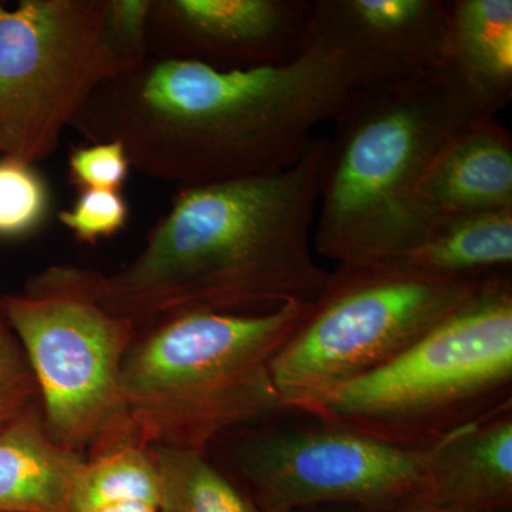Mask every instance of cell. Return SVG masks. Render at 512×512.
I'll return each instance as SVG.
<instances>
[{"label": "cell", "mask_w": 512, "mask_h": 512, "mask_svg": "<svg viewBox=\"0 0 512 512\" xmlns=\"http://www.w3.org/2000/svg\"><path fill=\"white\" fill-rule=\"evenodd\" d=\"M352 89L342 60L320 50L249 70L147 57L101 84L70 128L87 143L123 144L153 180L220 183L295 164Z\"/></svg>", "instance_id": "obj_1"}, {"label": "cell", "mask_w": 512, "mask_h": 512, "mask_svg": "<svg viewBox=\"0 0 512 512\" xmlns=\"http://www.w3.org/2000/svg\"><path fill=\"white\" fill-rule=\"evenodd\" d=\"M325 153L315 137L284 170L178 188L136 258L97 274L101 303L141 332L183 313L315 301L330 275L313 255Z\"/></svg>", "instance_id": "obj_2"}, {"label": "cell", "mask_w": 512, "mask_h": 512, "mask_svg": "<svg viewBox=\"0 0 512 512\" xmlns=\"http://www.w3.org/2000/svg\"><path fill=\"white\" fill-rule=\"evenodd\" d=\"M490 114L448 63L407 82L352 89L326 140L315 251L348 265L420 245L433 231L417 204L424 174L451 138Z\"/></svg>", "instance_id": "obj_3"}, {"label": "cell", "mask_w": 512, "mask_h": 512, "mask_svg": "<svg viewBox=\"0 0 512 512\" xmlns=\"http://www.w3.org/2000/svg\"><path fill=\"white\" fill-rule=\"evenodd\" d=\"M308 305L183 313L138 332L120 377L138 443L207 453L228 431L284 414L272 360Z\"/></svg>", "instance_id": "obj_4"}, {"label": "cell", "mask_w": 512, "mask_h": 512, "mask_svg": "<svg viewBox=\"0 0 512 512\" xmlns=\"http://www.w3.org/2000/svg\"><path fill=\"white\" fill-rule=\"evenodd\" d=\"M512 279L495 276L386 365L339 387L316 419L429 448L512 403Z\"/></svg>", "instance_id": "obj_5"}, {"label": "cell", "mask_w": 512, "mask_h": 512, "mask_svg": "<svg viewBox=\"0 0 512 512\" xmlns=\"http://www.w3.org/2000/svg\"><path fill=\"white\" fill-rule=\"evenodd\" d=\"M97 274L73 264L50 265L30 276L22 291L5 295L47 430L86 460L138 443L120 389L138 329L101 303Z\"/></svg>", "instance_id": "obj_6"}, {"label": "cell", "mask_w": 512, "mask_h": 512, "mask_svg": "<svg viewBox=\"0 0 512 512\" xmlns=\"http://www.w3.org/2000/svg\"><path fill=\"white\" fill-rule=\"evenodd\" d=\"M483 282L430 278L396 258L336 265L272 360L284 412L316 416L330 394L399 356Z\"/></svg>", "instance_id": "obj_7"}, {"label": "cell", "mask_w": 512, "mask_h": 512, "mask_svg": "<svg viewBox=\"0 0 512 512\" xmlns=\"http://www.w3.org/2000/svg\"><path fill=\"white\" fill-rule=\"evenodd\" d=\"M109 0L0 2V154L52 157L92 94L124 73L107 35Z\"/></svg>", "instance_id": "obj_8"}, {"label": "cell", "mask_w": 512, "mask_h": 512, "mask_svg": "<svg viewBox=\"0 0 512 512\" xmlns=\"http://www.w3.org/2000/svg\"><path fill=\"white\" fill-rule=\"evenodd\" d=\"M303 417L302 423L235 429L217 440L224 443L234 480L262 511L336 505L386 512L419 493L436 444L400 447Z\"/></svg>", "instance_id": "obj_9"}, {"label": "cell", "mask_w": 512, "mask_h": 512, "mask_svg": "<svg viewBox=\"0 0 512 512\" xmlns=\"http://www.w3.org/2000/svg\"><path fill=\"white\" fill-rule=\"evenodd\" d=\"M312 0H153L148 57L221 70L285 66L308 52Z\"/></svg>", "instance_id": "obj_10"}, {"label": "cell", "mask_w": 512, "mask_h": 512, "mask_svg": "<svg viewBox=\"0 0 512 512\" xmlns=\"http://www.w3.org/2000/svg\"><path fill=\"white\" fill-rule=\"evenodd\" d=\"M448 2L312 0L308 50L338 56L353 89L407 82L447 64Z\"/></svg>", "instance_id": "obj_11"}, {"label": "cell", "mask_w": 512, "mask_h": 512, "mask_svg": "<svg viewBox=\"0 0 512 512\" xmlns=\"http://www.w3.org/2000/svg\"><path fill=\"white\" fill-rule=\"evenodd\" d=\"M416 498L471 512H511L512 403L434 446Z\"/></svg>", "instance_id": "obj_12"}, {"label": "cell", "mask_w": 512, "mask_h": 512, "mask_svg": "<svg viewBox=\"0 0 512 512\" xmlns=\"http://www.w3.org/2000/svg\"><path fill=\"white\" fill-rule=\"evenodd\" d=\"M427 221L512 210V137L497 116L463 128L431 163L417 190Z\"/></svg>", "instance_id": "obj_13"}, {"label": "cell", "mask_w": 512, "mask_h": 512, "mask_svg": "<svg viewBox=\"0 0 512 512\" xmlns=\"http://www.w3.org/2000/svg\"><path fill=\"white\" fill-rule=\"evenodd\" d=\"M84 461L53 439L36 404L0 430V511L72 512Z\"/></svg>", "instance_id": "obj_14"}, {"label": "cell", "mask_w": 512, "mask_h": 512, "mask_svg": "<svg viewBox=\"0 0 512 512\" xmlns=\"http://www.w3.org/2000/svg\"><path fill=\"white\" fill-rule=\"evenodd\" d=\"M447 63L497 116L512 97L511 0L448 2Z\"/></svg>", "instance_id": "obj_15"}, {"label": "cell", "mask_w": 512, "mask_h": 512, "mask_svg": "<svg viewBox=\"0 0 512 512\" xmlns=\"http://www.w3.org/2000/svg\"><path fill=\"white\" fill-rule=\"evenodd\" d=\"M393 258L421 275L447 281L483 282L511 274L512 210L441 220L420 245Z\"/></svg>", "instance_id": "obj_16"}, {"label": "cell", "mask_w": 512, "mask_h": 512, "mask_svg": "<svg viewBox=\"0 0 512 512\" xmlns=\"http://www.w3.org/2000/svg\"><path fill=\"white\" fill-rule=\"evenodd\" d=\"M151 448L161 478L160 512H264L207 453Z\"/></svg>", "instance_id": "obj_17"}, {"label": "cell", "mask_w": 512, "mask_h": 512, "mask_svg": "<svg viewBox=\"0 0 512 512\" xmlns=\"http://www.w3.org/2000/svg\"><path fill=\"white\" fill-rule=\"evenodd\" d=\"M161 503V478L153 448L124 444L84 461L72 493V512H93L111 504Z\"/></svg>", "instance_id": "obj_18"}, {"label": "cell", "mask_w": 512, "mask_h": 512, "mask_svg": "<svg viewBox=\"0 0 512 512\" xmlns=\"http://www.w3.org/2000/svg\"><path fill=\"white\" fill-rule=\"evenodd\" d=\"M50 191L35 165L0 158V238H20L42 227Z\"/></svg>", "instance_id": "obj_19"}, {"label": "cell", "mask_w": 512, "mask_h": 512, "mask_svg": "<svg viewBox=\"0 0 512 512\" xmlns=\"http://www.w3.org/2000/svg\"><path fill=\"white\" fill-rule=\"evenodd\" d=\"M39 404L35 376L0 293V430Z\"/></svg>", "instance_id": "obj_20"}, {"label": "cell", "mask_w": 512, "mask_h": 512, "mask_svg": "<svg viewBox=\"0 0 512 512\" xmlns=\"http://www.w3.org/2000/svg\"><path fill=\"white\" fill-rule=\"evenodd\" d=\"M77 241L94 245L126 228L130 207L120 191H79L72 208L57 215Z\"/></svg>", "instance_id": "obj_21"}, {"label": "cell", "mask_w": 512, "mask_h": 512, "mask_svg": "<svg viewBox=\"0 0 512 512\" xmlns=\"http://www.w3.org/2000/svg\"><path fill=\"white\" fill-rule=\"evenodd\" d=\"M131 168L126 148L117 141L90 143L70 151V183L79 191H120Z\"/></svg>", "instance_id": "obj_22"}, {"label": "cell", "mask_w": 512, "mask_h": 512, "mask_svg": "<svg viewBox=\"0 0 512 512\" xmlns=\"http://www.w3.org/2000/svg\"><path fill=\"white\" fill-rule=\"evenodd\" d=\"M151 8L153 0H109L107 35L124 73L136 69L148 57Z\"/></svg>", "instance_id": "obj_23"}, {"label": "cell", "mask_w": 512, "mask_h": 512, "mask_svg": "<svg viewBox=\"0 0 512 512\" xmlns=\"http://www.w3.org/2000/svg\"><path fill=\"white\" fill-rule=\"evenodd\" d=\"M386 512H471L464 510H456V508L440 507V505H434L426 503V501L420 500V498H410V500L404 501V503L397 505L390 511Z\"/></svg>", "instance_id": "obj_24"}, {"label": "cell", "mask_w": 512, "mask_h": 512, "mask_svg": "<svg viewBox=\"0 0 512 512\" xmlns=\"http://www.w3.org/2000/svg\"><path fill=\"white\" fill-rule=\"evenodd\" d=\"M93 512H160L157 507L138 501H128V503H119L107 505Z\"/></svg>", "instance_id": "obj_25"}, {"label": "cell", "mask_w": 512, "mask_h": 512, "mask_svg": "<svg viewBox=\"0 0 512 512\" xmlns=\"http://www.w3.org/2000/svg\"><path fill=\"white\" fill-rule=\"evenodd\" d=\"M316 512H365V511L356 510V508H349V511H332V510H329V511H316Z\"/></svg>", "instance_id": "obj_26"}, {"label": "cell", "mask_w": 512, "mask_h": 512, "mask_svg": "<svg viewBox=\"0 0 512 512\" xmlns=\"http://www.w3.org/2000/svg\"><path fill=\"white\" fill-rule=\"evenodd\" d=\"M0 512H8V511H0Z\"/></svg>", "instance_id": "obj_27"}]
</instances>
